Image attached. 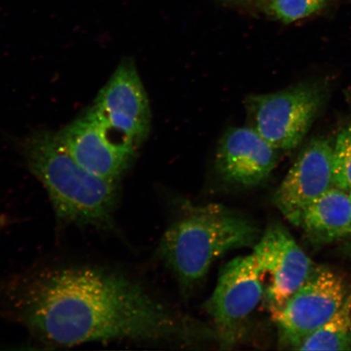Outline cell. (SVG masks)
<instances>
[{"label":"cell","mask_w":351,"mask_h":351,"mask_svg":"<svg viewBox=\"0 0 351 351\" xmlns=\"http://www.w3.org/2000/svg\"><path fill=\"white\" fill-rule=\"evenodd\" d=\"M0 308L43 344L191 341L212 336L129 276L105 267L58 266L0 280Z\"/></svg>","instance_id":"6da1fadb"},{"label":"cell","mask_w":351,"mask_h":351,"mask_svg":"<svg viewBox=\"0 0 351 351\" xmlns=\"http://www.w3.org/2000/svg\"><path fill=\"white\" fill-rule=\"evenodd\" d=\"M22 153L29 170L45 188L57 221L104 232L114 229L118 182L83 169L51 131L34 132L22 144Z\"/></svg>","instance_id":"7a4b0ae2"},{"label":"cell","mask_w":351,"mask_h":351,"mask_svg":"<svg viewBox=\"0 0 351 351\" xmlns=\"http://www.w3.org/2000/svg\"><path fill=\"white\" fill-rule=\"evenodd\" d=\"M261 234L254 222L221 204H187L165 231L160 254L189 292L208 274L218 258L251 247Z\"/></svg>","instance_id":"3957f363"},{"label":"cell","mask_w":351,"mask_h":351,"mask_svg":"<svg viewBox=\"0 0 351 351\" xmlns=\"http://www.w3.org/2000/svg\"><path fill=\"white\" fill-rule=\"evenodd\" d=\"M324 99L322 88L313 84L249 96L245 103L249 126L278 152L293 150L308 132Z\"/></svg>","instance_id":"277c9868"},{"label":"cell","mask_w":351,"mask_h":351,"mask_svg":"<svg viewBox=\"0 0 351 351\" xmlns=\"http://www.w3.org/2000/svg\"><path fill=\"white\" fill-rule=\"evenodd\" d=\"M88 111L114 141L137 150L148 137L152 114L133 60L121 61Z\"/></svg>","instance_id":"5b68a950"},{"label":"cell","mask_w":351,"mask_h":351,"mask_svg":"<svg viewBox=\"0 0 351 351\" xmlns=\"http://www.w3.org/2000/svg\"><path fill=\"white\" fill-rule=\"evenodd\" d=\"M263 275L252 254L235 258L223 267L205 305L221 349H232L243 339L247 320L265 295Z\"/></svg>","instance_id":"8992f818"},{"label":"cell","mask_w":351,"mask_h":351,"mask_svg":"<svg viewBox=\"0 0 351 351\" xmlns=\"http://www.w3.org/2000/svg\"><path fill=\"white\" fill-rule=\"evenodd\" d=\"M348 295L339 274L326 267H315L282 307L271 311L280 345L296 350L307 336L339 311Z\"/></svg>","instance_id":"52a82bcc"},{"label":"cell","mask_w":351,"mask_h":351,"mask_svg":"<svg viewBox=\"0 0 351 351\" xmlns=\"http://www.w3.org/2000/svg\"><path fill=\"white\" fill-rule=\"evenodd\" d=\"M252 256L262 273L269 275L265 293L271 311L282 307L315 269L291 232L278 223L263 232L254 245Z\"/></svg>","instance_id":"ba28073f"},{"label":"cell","mask_w":351,"mask_h":351,"mask_svg":"<svg viewBox=\"0 0 351 351\" xmlns=\"http://www.w3.org/2000/svg\"><path fill=\"white\" fill-rule=\"evenodd\" d=\"M335 186L333 145L326 138H314L302 149L280 183L274 203L288 221L300 226L308 206Z\"/></svg>","instance_id":"9c48e42d"},{"label":"cell","mask_w":351,"mask_h":351,"mask_svg":"<svg viewBox=\"0 0 351 351\" xmlns=\"http://www.w3.org/2000/svg\"><path fill=\"white\" fill-rule=\"evenodd\" d=\"M56 136L79 165L110 182H119L136 152L134 147L110 138L88 110Z\"/></svg>","instance_id":"30bf717a"},{"label":"cell","mask_w":351,"mask_h":351,"mask_svg":"<svg viewBox=\"0 0 351 351\" xmlns=\"http://www.w3.org/2000/svg\"><path fill=\"white\" fill-rule=\"evenodd\" d=\"M278 160V151L251 127H232L217 145L216 168L227 182L254 186L269 177Z\"/></svg>","instance_id":"8fae6325"},{"label":"cell","mask_w":351,"mask_h":351,"mask_svg":"<svg viewBox=\"0 0 351 351\" xmlns=\"http://www.w3.org/2000/svg\"><path fill=\"white\" fill-rule=\"evenodd\" d=\"M300 227L311 243H332L351 237L350 193L332 187L305 210Z\"/></svg>","instance_id":"7c38bea8"},{"label":"cell","mask_w":351,"mask_h":351,"mask_svg":"<svg viewBox=\"0 0 351 351\" xmlns=\"http://www.w3.org/2000/svg\"><path fill=\"white\" fill-rule=\"evenodd\" d=\"M298 350H351V293L333 317L298 346Z\"/></svg>","instance_id":"4fadbf2b"},{"label":"cell","mask_w":351,"mask_h":351,"mask_svg":"<svg viewBox=\"0 0 351 351\" xmlns=\"http://www.w3.org/2000/svg\"><path fill=\"white\" fill-rule=\"evenodd\" d=\"M327 0H269L267 11L285 24L293 23L322 10Z\"/></svg>","instance_id":"5bb4252c"},{"label":"cell","mask_w":351,"mask_h":351,"mask_svg":"<svg viewBox=\"0 0 351 351\" xmlns=\"http://www.w3.org/2000/svg\"><path fill=\"white\" fill-rule=\"evenodd\" d=\"M333 171L335 186L351 191V122L341 130L333 145Z\"/></svg>","instance_id":"9a60e30c"},{"label":"cell","mask_w":351,"mask_h":351,"mask_svg":"<svg viewBox=\"0 0 351 351\" xmlns=\"http://www.w3.org/2000/svg\"><path fill=\"white\" fill-rule=\"evenodd\" d=\"M346 253H348L349 256L351 257V243H349L348 245H346Z\"/></svg>","instance_id":"2e32d148"},{"label":"cell","mask_w":351,"mask_h":351,"mask_svg":"<svg viewBox=\"0 0 351 351\" xmlns=\"http://www.w3.org/2000/svg\"><path fill=\"white\" fill-rule=\"evenodd\" d=\"M349 193H350V200H351V191H350Z\"/></svg>","instance_id":"e0dca14e"}]
</instances>
